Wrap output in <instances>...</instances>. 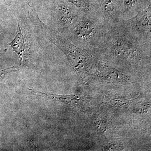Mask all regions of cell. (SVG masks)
Returning a JSON list of instances; mask_svg holds the SVG:
<instances>
[{"label": "cell", "instance_id": "6da1fadb", "mask_svg": "<svg viewBox=\"0 0 151 151\" xmlns=\"http://www.w3.org/2000/svg\"><path fill=\"white\" fill-rule=\"evenodd\" d=\"M151 45L132 36L122 20L114 25H108L103 40L93 53L122 60L130 64H141L150 58Z\"/></svg>", "mask_w": 151, "mask_h": 151}, {"label": "cell", "instance_id": "7a4b0ae2", "mask_svg": "<svg viewBox=\"0 0 151 151\" xmlns=\"http://www.w3.org/2000/svg\"><path fill=\"white\" fill-rule=\"evenodd\" d=\"M28 16L38 27L45 37L64 53L73 69L79 73H86L92 68L97 56L91 52L81 48L60 35L41 20L34 6L28 4Z\"/></svg>", "mask_w": 151, "mask_h": 151}, {"label": "cell", "instance_id": "3957f363", "mask_svg": "<svg viewBox=\"0 0 151 151\" xmlns=\"http://www.w3.org/2000/svg\"><path fill=\"white\" fill-rule=\"evenodd\" d=\"M108 26L98 13L83 12L73 24L59 33L76 46L93 53L103 40Z\"/></svg>", "mask_w": 151, "mask_h": 151}, {"label": "cell", "instance_id": "277c9868", "mask_svg": "<svg viewBox=\"0 0 151 151\" xmlns=\"http://www.w3.org/2000/svg\"><path fill=\"white\" fill-rule=\"evenodd\" d=\"M14 15L16 19L18 28L14 38L8 45L19 55L21 65L24 58H28L39 48L38 40L32 28V26L30 25L31 21L29 16L27 21V19L19 17L15 13Z\"/></svg>", "mask_w": 151, "mask_h": 151}, {"label": "cell", "instance_id": "5b68a950", "mask_svg": "<svg viewBox=\"0 0 151 151\" xmlns=\"http://www.w3.org/2000/svg\"><path fill=\"white\" fill-rule=\"evenodd\" d=\"M122 22L132 36L151 45V4L134 16L122 19Z\"/></svg>", "mask_w": 151, "mask_h": 151}, {"label": "cell", "instance_id": "8992f818", "mask_svg": "<svg viewBox=\"0 0 151 151\" xmlns=\"http://www.w3.org/2000/svg\"><path fill=\"white\" fill-rule=\"evenodd\" d=\"M83 12L67 0H54L51 9V20L55 30L59 33L69 27Z\"/></svg>", "mask_w": 151, "mask_h": 151}, {"label": "cell", "instance_id": "52a82bcc", "mask_svg": "<svg viewBox=\"0 0 151 151\" xmlns=\"http://www.w3.org/2000/svg\"><path fill=\"white\" fill-rule=\"evenodd\" d=\"M97 12L109 25H114L123 19V0H92Z\"/></svg>", "mask_w": 151, "mask_h": 151}, {"label": "cell", "instance_id": "ba28073f", "mask_svg": "<svg viewBox=\"0 0 151 151\" xmlns=\"http://www.w3.org/2000/svg\"><path fill=\"white\" fill-rule=\"evenodd\" d=\"M123 19L130 18L151 4V0H123Z\"/></svg>", "mask_w": 151, "mask_h": 151}, {"label": "cell", "instance_id": "9c48e42d", "mask_svg": "<svg viewBox=\"0 0 151 151\" xmlns=\"http://www.w3.org/2000/svg\"><path fill=\"white\" fill-rule=\"evenodd\" d=\"M81 12L86 13L98 12L92 0H67Z\"/></svg>", "mask_w": 151, "mask_h": 151}, {"label": "cell", "instance_id": "30bf717a", "mask_svg": "<svg viewBox=\"0 0 151 151\" xmlns=\"http://www.w3.org/2000/svg\"><path fill=\"white\" fill-rule=\"evenodd\" d=\"M7 31L0 17V50L5 48Z\"/></svg>", "mask_w": 151, "mask_h": 151}, {"label": "cell", "instance_id": "8fae6325", "mask_svg": "<svg viewBox=\"0 0 151 151\" xmlns=\"http://www.w3.org/2000/svg\"><path fill=\"white\" fill-rule=\"evenodd\" d=\"M6 0H0V4H6Z\"/></svg>", "mask_w": 151, "mask_h": 151}]
</instances>
